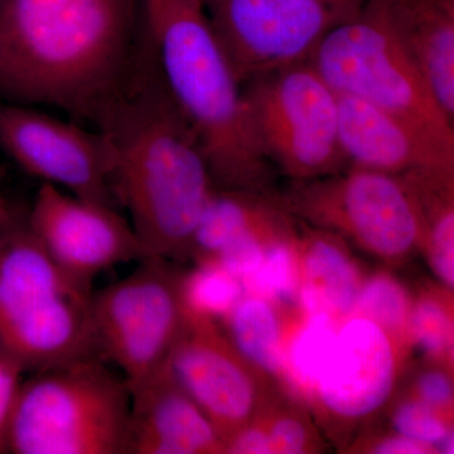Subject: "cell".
Segmentation results:
<instances>
[{"mask_svg": "<svg viewBox=\"0 0 454 454\" xmlns=\"http://www.w3.org/2000/svg\"><path fill=\"white\" fill-rule=\"evenodd\" d=\"M295 210L342 227L384 256L408 253L420 238L413 200L399 176L355 167L343 177L304 187L293 195Z\"/></svg>", "mask_w": 454, "mask_h": 454, "instance_id": "cell-12", "label": "cell"}, {"mask_svg": "<svg viewBox=\"0 0 454 454\" xmlns=\"http://www.w3.org/2000/svg\"><path fill=\"white\" fill-rule=\"evenodd\" d=\"M167 358L173 378L202 409L220 435L247 417L253 408L252 382L225 346L206 327L205 317L190 313Z\"/></svg>", "mask_w": 454, "mask_h": 454, "instance_id": "cell-15", "label": "cell"}, {"mask_svg": "<svg viewBox=\"0 0 454 454\" xmlns=\"http://www.w3.org/2000/svg\"><path fill=\"white\" fill-rule=\"evenodd\" d=\"M187 319L182 284L157 256L92 297L98 356L121 369L129 389L167 363Z\"/></svg>", "mask_w": 454, "mask_h": 454, "instance_id": "cell-9", "label": "cell"}, {"mask_svg": "<svg viewBox=\"0 0 454 454\" xmlns=\"http://www.w3.org/2000/svg\"><path fill=\"white\" fill-rule=\"evenodd\" d=\"M394 355L381 325L361 317L337 333L333 352L319 375L325 404L340 417L358 418L380 408L390 395Z\"/></svg>", "mask_w": 454, "mask_h": 454, "instance_id": "cell-14", "label": "cell"}, {"mask_svg": "<svg viewBox=\"0 0 454 454\" xmlns=\"http://www.w3.org/2000/svg\"><path fill=\"white\" fill-rule=\"evenodd\" d=\"M146 27L170 95L192 125L215 184L255 191L270 163L254 137L243 86L202 0H143Z\"/></svg>", "mask_w": 454, "mask_h": 454, "instance_id": "cell-3", "label": "cell"}, {"mask_svg": "<svg viewBox=\"0 0 454 454\" xmlns=\"http://www.w3.org/2000/svg\"><path fill=\"white\" fill-rule=\"evenodd\" d=\"M188 312L200 317L231 312L243 294L240 280L217 264L207 265L182 283Z\"/></svg>", "mask_w": 454, "mask_h": 454, "instance_id": "cell-21", "label": "cell"}, {"mask_svg": "<svg viewBox=\"0 0 454 454\" xmlns=\"http://www.w3.org/2000/svg\"><path fill=\"white\" fill-rule=\"evenodd\" d=\"M258 232V230H247L230 240L215 256V264L239 280L252 277L262 264L265 253L260 245Z\"/></svg>", "mask_w": 454, "mask_h": 454, "instance_id": "cell-25", "label": "cell"}, {"mask_svg": "<svg viewBox=\"0 0 454 454\" xmlns=\"http://www.w3.org/2000/svg\"><path fill=\"white\" fill-rule=\"evenodd\" d=\"M231 331L245 357L267 372L279 369V325L267 301L259 298L239 301L231 310Z\"/></svg>", "mask_w": 454, "mask_h": 454, "instance_id": "cell-19", "label": "cell"}, {"mask_svg": "<svg viewBox=\"0 0 454 454\" xmlns=\"http://www.w3.org/2000/svg\"><path fill=\"white\" fill-rule=\"evenodd\" d=\"M419 393L428 405H444L452 399L450 379L441 372H428L419 380Z\"/></svg>", "mask_w": 454, "mask_h": 454, "instance_id": "cell-30", "label": "cell"}, {"mask_svg": "<svg viewBox=\"0 0 454 454\" xmlns=\"http://www.w3.org/2000/svg\"><path fill=\"white\" fill-rule=\"evenodd\" d=\"M270 453L297 454L306 447L307 434L303 426L294 419H282L268 434Z\"/></svg>", "mask_w": 454, "mask_h": 454, "instance_id": "cell-28", "label": "cell"}, {"mask_svg": "<svg viewBox=\"0 0 454 454\" xmlns=\"http://www.w3.org/2000/svg\"><path fill=\"white\" fill-rule=\"evenodd\" d=\"M229 450L230 452L238 454H269L270 444L267 433L258 429H247L230 442Z\"/></svg>", "mask_w": 454, "mask_h": 454, "instance_id": "cell-31", "label": "cell"}, {"mask_svg": "<svg viewBox=\"0 0 454 454\" xmlns=\"http://www.w3.org/2000/svg\"><path fill=\"white\" fill-rule=\"evenodd\" d=\"M337 333L328 313L310 316L291 348V364L303 384L316 387L319 375L333 352Z\"/></svg>", "mask_w": 454, "mask_h": 454, "instance_id": "cell-22", "label": "cell"}, {"mask_svg": "<svg viewBox=\"0 0 454 454\" xmlns=\"http://www.w3.org/2000/svg\"><path fill=\"white\" fill-rule=\"evenodd\" d=\"M413 328L418 342L429 354L439 355L450 348L452 340L450 317L435 301H422L417 307L413 316Z\"/></svg>", "mask_w": 454, "mask_h": 454, "instance_id": "cell-26", "label": "cell"}, {"mask_svg": "<svg viewBox=\"0 0 454 454\" xmlns=\"http://www.w3.org/2000/svg\"><path fill=\"white\" fill-rule=\"evenodd\" d=\"M356 307L379 325L395 328L408 313V298L404 289L393 278L379 276L360 292Z\"/></svg>", "mask_w": 454, "mask_h": 454, "instance_id": "cell-23", "label": "cell"}, {"mask_svg": "<svg viewBox=\"0 0 454 454\" xmlns=\"http://www.w3.org/2000/svg\"><path fill=\"white\" fill-rule=\"evenodd\" d=\"M20 373L0 363V452L7 450V430L12 406L20 387Z\"/></svg>", "mask_w": 454, "mask_h": 454, "instance_id": "cell-29", "label": "cell"}, {"mask_svg": "<svg viewBox=\"0 0 454 454\" xmlns=\"http://www.w3.org/2000/svg\"><path fill=\"white\" fill-rule=\"evenodd\" d=\"M427 446L406 438L404 435L400 437L387 439L376 447L375 453L379 454H422L427 453Z\"/></svg>", "mask_w": 454, "mask_h": 454, "instance_id": "cell-32", "label": "cell"}, {"mask_svg": "<svg viewBox=\"0 0 454 454\" xmlns=\"http://www.w3.org/2000/svg\"><path fill=\"white\" fill-rule=\"evenodd\" d=\"M27 223L53 262L89 286L107 269L149 258L115 206L80 199L52 184L38 188Z\"/></svg>", "mask_w": 454, "mask_h": 454, "instance_id": "cell-11", "label": "cell"}, {"mask_svg": "<svg viewBox=\"0 0 454 454\" xmlns=\"http://www.w3.org/2000/svg\"><path fill=\"white\" fill-rule=\"evenodd\" d=\"M148 38L143 0H0V100L95 129Z\"/></svg>", "mask_w": 454, "mask_h": 454, "instance_id": "cell-1", "label": "cell"}, {"mask_svg": "<svg viewBox=\"0 0 454 454\" xmlns=\"http://www.w3.org/2000/svg\"><path fill=\"white\" fill-rule=\"evenodd\" d=\"M247 280L250 288L259 294L292 300L295 293V274L289 247L280 243L269 247L260 267Z\"/></svg>", "mask_w": 454, "mask_h": 454, "instance_id": "cell-24", "label": "cell"}, {"mask_svg": "<svg viewBox=\"0 0 454 454\" xmlns=\"http://www.w3.org/2000/svg\"><path fill=\"white\" fill-rule=\"evenodd\" d=\"M17 217V212L13 210V207L9 205L5 197L0 192V247H2L5 236L8 235L9 230L16 223Z\"/></svg>", "mask_w": 454, "mask_h": 454, "instance_id": "cell-33", "label": "cell"}, {"mask_svg": "<svg viewBox=\"0 0 454 454\" xmlns=\"http://www.w3.org/2000/svg\"><path fill=\"white\" fill-rule=\"evenodd\" d=\"M92 297L18 215L0 247V363L22 375L98 358Z\"/></svg>", "mask_w": 454, "mask_h": 454, "instance_id": "cell-4", "label": "cell"}, {"mask_svg": "<svg viewBox=\"0 0 454 454\" xmlns=\"http://www.w3.org/2000/svg\"><path fill=\"white\" fill-rule=\"evenodd\" d=\"M236 79L309 62L333 29L357 17L367 0H202Z\"/></svg>", "mask_w": 454, "mask_h": 454, "instance_id": "cell-8", "label": "cell"}, {"mask_svg": "<svg viewBox=\"0 0 454 454\" xmlns=\"http://www.w3.org/2000/svg\"><path fill=\"white\" fill-rule=\"evenodd\" d=\"M0 149L32 177L116 206L109 149L100 131L41 107L0 100Z\"/></svg>", "mask_w": 454, "mask_h": 454, "instance_id": "cell-10", "label": "cell"}, {"mask_svg": "<svg viewBox=\"0 0 454 454\" xmlns=\"http://www.w3.org/2000/svg\"><path fill=\"white\" fill-rule=\"evenodd\" d=\"M400 435L424 444H439L447 434L446 427L430 411L428 404L408 403L400 406L394 418Z\"/></svg>", "mask_w": 454, "mask_h": 454, "instance_id": "cell-27", "label": "cell"}, {"mask_svg": "<svg viewBox=\"0 0 454 454\" xmlns=\"http://www.w3.org/2000/svg\"><path fill=\"white\" fill-rule=\"evenodd\" d=\"M128 453L214 452L223 439L201 408L173 378L167 363L130 389Z\"/></svg>", "mask_w": 454, "mask_h": 454, "instance_id": "cell-16", "label": "cell"}, {"mask_svg": "<svg viewBox=\"0 0 454 454\" xmlns=\"http://www.w3.org/2000/svg\"><path fill=\"white\" fill-rule=\"evenodd\" d=\"M309 282L324 294L330 310L348 313L356 307L360 286L356 269L337 245L318 239L306 258Z\"/></svg>", "mask_w": 454, "mask_h": 454, "instance_id": "cell-20", "label": "cell"}, {"mask_svg": "<svg viewBox=\"0 0 454 454\" xmlns=\"http://www.w3.org/2000/svg\"><path fill=\"white\" fill-rule=\"evenodd\" d=\"M454 121V0H369Z\"/></svg>", "mask_w": 454, "mask_h": 454, "instance_id": "cell-17", "label": "cell"}, {"mask_svg": "<svg viewBox=\"0 0 454 454\" xmlns=\"http://www.w3.org/2000/svg\"><path fill=\"white\" fill-rule=\"evenodd\" d=\"M339 138L348 163L400 176L423 168L453 169L454 148L387 110L337 95Z\"/></svg>", "mask_w": 454, "mask_h": 454, "instance_id": "cell-13", "label": "cell"}, {"mask_svg": "<svg viewBox=\"0 0 454 454\" xmlns=\"http://www.w3.org/2000/svg\"><path fill=\"white\" fill-rule=\"evenodd\" d=\"M247 190L219 187L206 206L193 234L191 247L202 255L216 256L230 240L247 230L270 223L274 212L244 196Z\"/></svg>", "mask_w": 454, "mask_h": 454, "instance_id": "cell-18", "label": "cell"}, {"mask_svg": "<svg viewBox=\"0 0 454 454\" xmlns=\"http://www.w3.org/2000/svg\"><path fill=\"white\" fill-rule=\"evenodd\" d=\"M439 444H441V450L442 452L447 453V454H452L454 452L453 450V444H454V439H453V433H447L446 437L442 439L441 442H439Z\"/></svg>", "mask_w": 454, "mask_h": 454, "instance_id": "cell-34", "label": "cell"}, {"mask_svg": "<svg viewBox=\"0 0 454 454\" xmlns=\"http://www.w3.org/2000/svg\"><path fill=\"white\" fill-rule=\"evenodd\" d=\"M243 98L260 151L286 175L318 177L348 163L340 145L337 94L309 62L249 80Z\"/></svg>", "mask_w": 454, "mask_h": 454, "instance_id": "cell-7", "label": "cell"}, {"mask_svg": "<svg viewBox=\"0 0 454 454\" xmlns=\"http://www.w3.org/2000/svg\"><path fill=\"white\" fill-rule=\"evenodd\" d=\"M106 139L116 203L151 256L190 249L217 186L192 125L168 88L152 41L97 128Z\"/></svg>", "mask_w": 454, "mask_h": 454, "instance_id": "cell-2", "label": "cell"}, {"mask_svg": "<svg viewBox=\"0 0 454 454\" xmlns=\"http://www.w3.org/2000/svg\"><path fill=\"white\" fill-rule=\"evenodd\" d=\"M309 64L337 95L387 110L454 148V121L369 0L357 17L325 35Z\"/></svg>", "mask_w": 454, "mask_h": 454, "instance_id": "cell-6", "label": "cell"}, {"mask_svg": "<svg viewBox=\"0 0 454 454\" xmlns=\"http://www.w3.org/2000/svg\"><path fill=\"white\" fill-rule=\"evenodd\" d=\"M130 389L98 358L20 384L7 430L17 454H128Z\"/></svg>", "mask_w": 454, "mask_h": 454, "instance_id": "cell-5", "label": "cell"}]
</instances>
